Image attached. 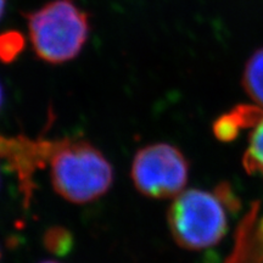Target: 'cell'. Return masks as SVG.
Returning <instances> with one entry per match:
<instances>
[{
  "label": "cell",
  "mask_w": 263,
  "mask_h": 263,
  "mask_svg": "<svg viewBox=\"0 0 263 263\" xmlns=\"http://www.w3.org/2000/svg\"><path fill=\"white\" fill-rule=\"evenodd\" d=\"M244 167L249 173L263 177V117L256 124L244 155Z\"/></svg>",
  "instance_id": "cell-7"
},
{
  "label": "cell",
  "mask_w": 263,
  "mask_h": 263,
  "mask_svg": "<svg viewBox=\"0 0 263 263\" xmlns=\"http://www.w3.org/2000/svg\"><path fill=\"white\" fill-rule=\"evenodd\" d=\"M262 117L263 111L258 106L235 107L216 121L213 132L218 139L230 140L236 136L240 127L250 123L257 124Z\"/></svg>",
  "instance_id": "cell-5"
},
{
  "label": "cell",
  "mask_w": 263,
  "mask_h": 263,
  "mask_svg": "<svg viewBox=\"0 0 263 263\" xmlns=\"http://www.w3.org/2000/svg\"><path fill=\"white\" fill-rule=\"evenodd\" d=\"M3 104H4V90H3L2 84H0V110H2Z\"/></svg>",
  "instance_id": "cell-12"
},
{
  "label": "cell",
  "mask_w": 263,
  "mask_h": 263,
  "mask_svg": "<svg viewBox=\"0 0 263 263\" xmlns=\"http://www.w3.org/2000/svg\"><path fill=\"white\" fill-rule=\"evenodd\" d=\"M130 176L141 195L151 199H174L184 192L189 179V162L178 147L155 143L137 151Z\"/></svg>",
  "instance_id": "cell-4"
},
{
  "label": "cell",
  "mask_w": 263,
  "mask_h": 263,
  "mask_svg": "<svg viewBox=\"0 0 263 263\" xmlns=\"http://www.w3.org/2000/svg\"><path fill=\"white\" fill-rule=\"evenodd\" d=\"M242 88L258 107H263V48L256 50L246 61Z\"/></svg>",
  "instance_id": "cell-6"
},
{
  "label": "cell",
  "mask_w": 263,
  "mask_h": 263,
  "mask_svg": "<svg viewBox=\"0 0 263 263\" xmlns=\"http://www.w3.org/2000/svg\"><path fill=\"white\" fill-rule=\"evenodd\" d=\"M5 6H6V0H0V18L3 17V15H4Z\"/></svg>",
  "instance_id": "cell-11"
},
{
  "label": "cell",
  "mask_w": 263,
  "mask_h": 263,
  "mask_svg": "<svg viewBox=\"0 0 263 263\" xmlns=\"http://www.w3.org/2000/svg\"><path fill=\"white\" fill-rule=\"evenodd\" d=\"M43 244L51 254L65 256L73 248V235L65 227L54 226L45 230Z\"/></svg>",
  "instance_id": "cell-9"
},
{
  "label": "cell",
  "mask_w": 263,
  "mask_h": 263,
  "mask_svg": "<svg viewBox=\"0 0 263 263\" xmlns=\"http://www.w3.org/2000/svg\"><path fill=\"white\" fill-rule=\"evenodd\" d=\"M235 199L227 185L213 192L189 189L174 197L167 212L171 235L180 248L200 251L221 242Z\"/></svg>",
  "instance_id": "cell-2"
},
{
  "label": "cell",
  "mask_w": 263,
  "mask_h": 263,
  "mask_svg": "<svg viewBox=\"0 0 263 263\" xmlns=\"http://www.w3.org/2000/svg\"><path fill=\"white\" fill-rule=\"evenodd\" d=\"M29 141L27 137H5L0 134V157L15 168L24 162L28 154Z\"/></svg>",
  "instance_id": "cell-8"
},
{
  "label": "cell",
  "mask_w": 263,
  "mask_h": 263,
  "mask_svg": "<svg viewBox=\"0 0 263 263\" xmlns=\"http://www.w3.org/2000/svg\"><path fill=\"white\" fill-rule=\"evenodd\" d=\"M24 16L33 51L47 64L74 60L89 39V15L73 0H51Z\"/></svg>",
  "instance_id": "cell-3"
},
{
  "label": "cell",
  "mask_w": 263,
  "mask_h": 263,
  "mask_svg": "<svg viewBox=\"0 0 263 263\" xmlns=\"http://www.w3.org/2000/svg\"><path fill=\"white\" fill-rule=\"evenodd\" d=\"M42 263H59V262H55V261H44V262H42Z\"/></svg>",
  "instance_id": "cell-13"
},
{
  "label": "cell",
  "mask_w": 263,
  "mask_h": 263,
  "mask_svg": "<svg viewBox=\"0 0 263 263\" xmlns=\"http://www.w3.org/2000/svg\"><path fill=\"white\" fill-rule=\"evenodd\" d=\"M26 49V39L22 33L15 29L0 33V62L12 64Z\"/></svg>",
  "instance_id": "cell-10"
},
{
  "label": "cell",
  "mask_w": 263,
  "mask_h": 263,
  "mask_svg": "<svg viewBox=\"0 0 263 263\" xmlns=\"http://www.w3.org/2000/svg\"><path fill=\"white\" fill-rule=\"evenodd\" d=\"M48 163L52 188L71 203L97 201L112 186V166L97 146L85 139L54 140Z\"/></svg>",
  "instance_id": "cell-1"
}]
</instances>
